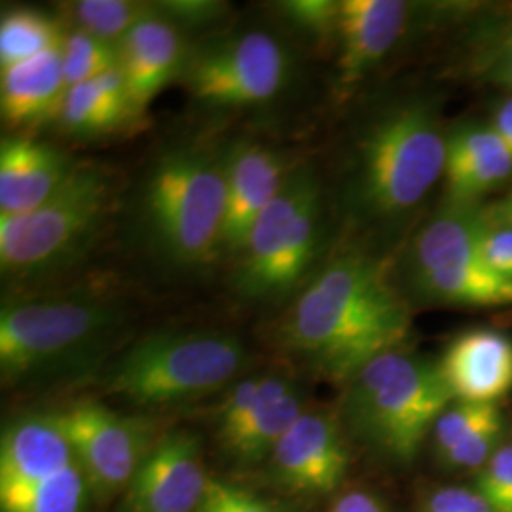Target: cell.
I'll return each instance as SVG.
<instances>
[{"instance_id":"3","label":"cell","mask_w":512,"mask_h":512,"mask_svg":"<svg viewBox=\"0 0 512 512\" xmlns=\"http://www.w3.org/2000/svg\"><path fill=\"white\" fill-rule=\"evenodd\" d=\"M446 135L435 110L403 103L366 128L355 154L351 198L374 220L403 219L444 177Z\"/></svg>"},{"instance_id":"10","label":"cell","mask_w":512,"mask_h":512,"mask_svg":"<svg viewBox=\"0 0 512 512\" xmlns=\"http://www.w3.org/2000/svg\"><path fill=\"white\" fill-rule=\"evenodd\" d=\"M482 209L446 202L410 247L408 270L423 298L452 306H512V281L494 274L480 253Z\"/></svg>"},{"instance_id":"13","label":"cell","mask_w":512,"mask_h":512,"mask_svg":"<svg viewBox=\"0 0 512 512\" xmlns=\"http://www.w3.org/2000/svg\"><path fill=\"white\" fill-rule=\"evenodd\" d=\"M349 463L348 442L340 421L329 412L306 410L260 469L275 492L315 501L342 486Z\"/></svg>"},{"instance_id":"8","label":"cell","mask_w":512,"mask_h":512,"mask_svg":"<svg viewBox=\"0 0 512 512\" xmlns=\"http://www.w3.org/2000/svg\"><path fill=\"white\" fill-rule=\"evenodd\" d=\"M90 480L52 414H21L0 439V512H88Z\"/></svg>"},{"instance_id":"34","label":"cell","mask_w":512,"mask_h":512,"mask_svg":"<svg viewBox=\"0 0 512 512\" xmlns=\"http://www.w3.org/2000/svg\"><path fill=\"white\" fill-rule=\"evenodd\" d=\"M478 71L490 84L509 88L512 92V48L495 46L494 52L480 63Z\"/></svg>"},{"instance_id":"29","label":"cell","mask_w":512,"mask_h":512,"mask_svg":"<svg viewBox=\"0 0 512 512\" xmlns=\"http://www.w3.org/2000/svg\"><path fill=\"white\" fill-rule=\"evenodd\" d=\"M196 512H281V509L245 486L211 475L202 505Z\"/></svg>"},{"instance_id":"4","label":"cell","mask_w":512,"mask_h":512,"mask_svg":"<svg viewBox=\"0 0 512 512\" xmlns=\"http://www.w3.org/2000/svg\"><path fill=\"white\" fill-rule=\"evenodd\" d=\"M141 205L158 255L177 266L207 264L222 251L226 156L205 148L165 154L148 173Z\"/></svg>"},{"instance_id":"12","label":"cell","mask_w":512,"mask_h":512,"mask_svg":"<svg viewBox=\"0 0 512 512\" xmlns=\"http://www.w3.org/2000/svg\"><path fill=\"white\" fill-rule=\"evenodd\" d=\"M99 503L120 499L158 439L143 421L105 404L78 403L54 412Z\"/></svg>"},{"instance_id":"23","label":"cell","mask_w":512,"mask_h":512,"mask_svg":"<svg viewBox=\"0 0 512 512\" xmlns=\"http://www.w3.org/2000/svg\"><path fill=\"white\" fill-rule=\"evenodd\" d=\"M133 112L120 69L71 86L59 112L63 128L76 135H99L118 128Z\"/></svg>"},{"instance_id":"35","label":"cell","mask_w":512,"mask_h":512,"mask_svg":"<svg viewBox=\"0 0 512 512\" xmlns=\"http://www.w3.org/2000/svg\"><path fill=\"white\" fill-rule=\"evenodd\" d=\"M329 512H387V507L378 495L365 490H351L340 495Z\"/></svg>"},{"instance_id":"24","label":"cell","mask_w":512,"mask_h":512,"mask_svg":"<svg viewBox=\"0 0 512 512\" xmlns=\"http://www.w3.org/2000/svg\"><path fill=\"white\" fill-rule=\"evenodd\" d=\"M63 44L52 19L29 8H16L4 14L0 23V65L2 69L29 61Z\"/></svg>"},{"instance_id":"36","label":"cell","mask_w":512,"mask_h":512,"mask_svg":"<svg viewBox=\"0 0 512 512\" xmlns=\"http://www.w3.org/2000/svg\"><path fill=\"white\" fill-rule=\"evenodd\" d=\"M490 128L494 129L495 135L512 156V93L495 107Z\"/></svg>"},{"instance_id":"38","label":"cell","mask_w":512,"mask_h":512,"mask_svg":"<svg viewBox=\"0 0 512 512\" xmlns=\"http://www.w3.org/2000/svg\"><path fill=\"white\" fill-rule=\"evenodd\" d=\"M499 48H512V25L511 29H509V33H507L505 37L501 38V42H499Z\"/></svg>"},{"instance_id":"31","label":"cell","mask_w":512,"mask_h":512,"mask_svg":"<svg viewBox=\"0 0 512 512\" xmlns=\"http://www.w3.org/2000/svg\"><path fill=\"white\" fill-rule=\"evenodd\" d=\"M480 253L494 274L512 281V226L490 219L482 209L480 220Z\"/></svg>"},{"instance_id":"17","label":"cell","mask_w":512,"mask_h":512,"mask_svg":"<svg viewBox=\"0 0 512 512\" xmlns=\"http://www.w3.org/2000/svg\"><path fill=\"white\" fill-rule=\"evenodd\" d=\"M302 389L285 372H262L255 403L220 450L238 469L262 467L304 412Z\"/></svg>"},{"instance_id":"27","label":"cell","mask_w":512,"mask_h":512,"mask_svg":"<svg viewBox=\"0 0 512 512\" xmlns=\"http://www.w3.org/2000/svg\"><path fill=\"white\" fill-rule=\"evenodd\" d=\"M503 412L501 408L492 418L480 423L465 439L459 440L456 446L442 452L439 458L450 469H482L499 450V440L503 435Z\"/></svg>"},{"instance_id":"7","label":"cell","mask_w":512,"mask_h":512,"mask_svg":"<svg viewBox=\"0 0 512 512\" xmlns=\"http://www.w3.org/2000/svg\"><path fill=\"white\" fill-rule=\"evenodd\" d=\"M112 205L110 175L97 165H76L48 202L0 217V264L14 275L52 272L84 251Z\"/></svg>"},{"instance_id":"28","label":"cell","mask_w":512,"mask_h":512,"mask_svg":"<svg viewBox=\"0 0 512 512\" xmlns=\"http://www.w3.org/2000/svg\"><path fill=\"white\" fill-rule=\"evenodd\" d=\"M499 410V404L469 403V401H454L450 404L433 427V439L437 454L446 452L456 446L459 440L465 439L480 423L492 418Z\"/></svg>"},{"instance_id":"11","label":"cell","mask_w":512,"mask_h":512,"mask_svg":"<svg viewBox=\"0 0 512 512\" xmlns=\"http://www.w3.org/2000/svg\"><path fill=\"white\" fill-rule=\"evenodd\" d=\"M184 84L194 99L219 109L266 103L287 82L289 57L272 35L249 31L202 48L184 61Z\"/></svg>"},{"instance_id":"21","label":"cell","mask_w":512,"mask_h":512,"mask_svg":"<svg viewBox=\"0 0 512 512\" xmlns=\"http://www.w3.org/2000/svg\"><path fill=\"white\" fill-rule=\"evenodd\" d=\"M76 165L59 150L27 137L0 147V217L21 215L48 202Z\"/></svg>"},{"instance_id":"33","label":"cell","mask_w":512,"mask_h":512,"mask_svg":"<svg viewBox=\"0 0 512 512\" xmlns=\"http://www.w3.org/2000/svg\"><path fill=\"white\" fill-rule=\"evenodd\" d=\"M423 512H494L482 495L469 488H440L429 495Z\"/></svg>"},{"instance_id":"37","label":"cell","mask_w":512,"mask_h":512,"mask_svg":"<svg viewBox=\"0 0 512 512\" xmlns=\"http://www.w3.org/2000/svg\"><path fill=\"white\" fill-rule=\"evenodd\" d=\"M484 211H486V215L490 219L503 222V224H511L512 226V192L507 198H503L501 202L495 203L494 207L484 209Z\"/></svg>"},{"instance_id":"5","label":"cell","mask_w":512,"mask_h":512,"mask_svg":"<svg viewBox=\"0 0 512 512\" xmlns=\"http://www.w3.org/2000/svg\"><path fill=\"white\" fill-rule=\"evenodd\" d=\"M249 363L238 336L219 330L158 332L124 351L105 374V389L124 401L160 408L232 384Z\"/></svg>"},{"instance_id":"19","label":"cell","mask_w":512,"mask_h":512,"mask_svg":"<svg viewBox=\"0 0 512 512\" xmlns=\"http://www.w3.org/2000/svg\"><path fill=\"white\" fill-rule=\"evenodd\" d=\"M118 55V69L135 114L147 109L148 103L183 71L186 61L177 27L154 12L122 38Z\"/></svg>"},{"instance_id":"32","label":"cell","mask_w":512,"mask_h":512,"mask_svg":"<svg viewBox=\"0 0 512 512\" xmlns=\"http://www.w3.org/2000/svg\"><path fill=\"white\" fill-rule=\"evenodd\" d=\"M338 8H340V2H332V0H293V2L281 4L283 14L291 23L300 27L302 31H308L311 35H319V37L336 33Z\"/></svg>"},{"instance_id":"18","label":"cell","mask_w":512,"mask_h":512,"mask_svg":"<svg viewBox=\"0 0 512 512\" xmlns=\"http://www.w3.org/2000/svg\"><path fill=\"white\" fill-rule=\"evenodd\" d=\"M439 366L456 401L497 404L512 391V340L497 330L465 332Z\"/></svg>"},{"instance_id":"16","label":"cell","mask_w":512,"mask_h":512,"mask_svg":"<svg viewBox=\"0 0 512 512\" xmlns=\"http://www.w3.org/2000/svg\"><path fill=\"white\" fill-rule=\"evenodd\" d=\"M408 4L401 0H344L338 8V84L351 88L370 73L403 35Z\"/></svg>"},{"instance_id":"20","label":"cell","mask_w":512,"mask_h":512,"mask_svg":"<svg viewBox=\"0 0 512 512\" xmlns=\"http://www.w3.org/2000/svg\"><path fill=\"white\" fill-rule=\"evenodd\" d=\"M511 177V152L490 124H465L446 135L444 184L448 202L476 205L480 198L509 183Z\"/></svg>"},{"instance_id":"14","label":"cell","mask_w":512,"mask_h":512,"mask_svg":"<svg viewBox=\"0 0 512 512\" xmlns=\"http://www.w3.org/2000/svg\"><path fill=\"white\" fill-rule=\"evenodd\" d=\"M209 480L200 440L188 431H171L154 444L116 512H196Z\"/></svg>"},{"instance_id":"15","label":"cell","mask_w":512,"mask_h":512,"mask_svg":"<svg viewBox=\"0 0 512 512\" xmlns=\"http://www.w3.org/2000/svg\"><path fill=\"white\" fill-rule=\"evenodd\" d=\"M289 171L270 148L245 143L226 154V217L222 251L239 255L251 228L274 202Z\"/></svg>"},{"instance_id":"30","label":"cell","mask_w":512,"mask_h":512,"mask_svg":"<svg viewBox=\"0 0 512 512\" xmlns=\"http://www.w3.org/2000/svg\"><path fill=\"white\" fill-rule=\"evenodd\" d=\"M475 492L486 499L494 512H512V446L495 452L476 478Z\"/></svg>"},{"instance_id":"9","label":"cell","mask_w":512,"mask_h":512,"mask_svg":"<svg viewBox=\"0 0 512 512\" xmlns=\"http://www.w3.org/2000/svg\"><path fill=\"white\" fill-rule=\"evenodd\" d=\"M319 236L321 186L308 167L293 169L239 253V289L255 300L291 293L310 270Z\"/></svg>"},{"instance_id":"22","label":"cell","mask_w":512,"mask_h":512,"mask_svg":"<svg viewBox=\"0 0 512 512\" xmlns=\"http://www.w3.org/2000/svg\"><path fill=\"white\" fill-rule=\"evenodd\" d=\"M67 90L69 86L63 73L61 46L2 69V118L12 128H25L59 116Z\"/></svg>"},{"instance_id":"26","label":"cell","mask_w":512,"mask_h":512,"mask_svg":"<svg viewBox=\"0 0 512 512\" xmlns=\"http://www.w3.org/2000/svg\"><path fill=\"white\" fill-rule=\"evenodd\" d=\"M61 59L65 82L71 88L116 69L120 55L116 44L93 37L82 29H76L71 35L63 38Z\"/></svg>"},{"instance_id":"6","label":"cell","mask_w":512,"mask_h":512,"mask_svg":"<svg viewBox=\"0 0 512 512\" xmlns=\"http://www.w3.org/2000/svg\"><path fill=\"white\" fill-rule=\"evenodd\" d=\"M120 329V311L93 298L10 304L0 313L4 384L71 372L103 353Z\"/></svg>"},{"instance_id":"2","label":"cell","mask_w":512,"mask_h":512,"mask_svg":"<svg viewBox=\"0 0 512 512\" xmlns=\"http://www.w3.org/2000/svg\"><path fill=\"white\" fill-rule=\"evenodd\" d=\"M454 401L439 363L397 349L368 363L349 382L344 420L349 433L368 448L410 465Z\"/></svg>"},{"instance_id":"1","label":"cell","mask_w":512,"mask_h":512,"mask_svg":"<svg viewBox=\"0 0 512 512\" xmlns=\"http://www.w3.org/2000/svg\"><path fill=\"white\" fill-rule=\"evenodd\" d=\"M412 317L387 268L344 253L313 275L279 325V344L325 380L348 385L368 363L403 349Z\"/></svg>"},{"instance_id":"25","label":"cell","mask_w":512,"mask_h":512,"mask_svg":"<svg viewBox=\"0 0 512 512\" xmlns=\"http://www.w3.org/2000/svg\"><path fill=\"white\" fill-rule=\"evenodd\" d=\"M73 12L78 29L116 46L139 21L152 14L145 4L128 0H82L74 4Z\"/></svg>"}]
</instances>
